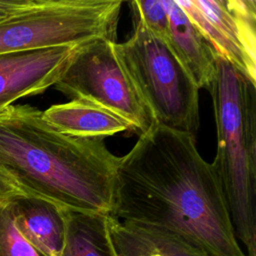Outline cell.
<instances>
[{
    "label": "cell",
    "instance_id": "6da1fadb",
    "mask_svg": "<svg viewBox=\"0 0 256 256\" xmlns=\"http://www.w3.org/2000/svg\"><path fill=\"white\" fill-rule=\"evenodd\" d=\"M173 231L210 256H246L221 183L195 136L158 124L120 157L110 215Z\"/></svg>",
    "mask_w": 256,
    "mask_h": 256
},
{
    "label": "cell",
    "instance_id": "7a4b0ae2",
    "mask_svg": "<svg viewBox=\"0 0 256 256\" xmlns=\"http://www.w3.org/2000/svg\"><path fill=\"white\" fill-rule=\"evenodd\" d=\"M119 162L104 139L60 133L38 108L11 105L0 112V164L28 196L111 215Z\"/></svg>",
    "mask_w": 256,
    "mask_h": 256
},
{
    "label": "cell",
    "instance_id": "3957f363",
    "mask_svg": "<svg viewBox=\"0 0 256 256\" xmlns=\"http://www.w3.org/2000/svg\"><path fill=\"white\" fill-rule=\"evenodd\" d=\"M210 92L217 129L211 163L219 178L236 238L256 256V82L217 56Z\"/></svg>",
    "mask_w": 256,
    "mask_h": 256
},
{
    "label": "cell",
    "instance_id": "277c9868",
    "mask_svg": "<svg viewBox=\"0 0 256 256\" xmlns=\"http://www.w3.org/2000/svg\"><path fill=\"white\" fill-rule=\"evenodd\" d=\"M113 49L155 124L195 136L200 89L168 44L136 19L130 38Z\"/></svg>",
    "mask_w": 256,
    "mask_h": 256
},
{
    "label": "cell",
    "instance_id": "5b68a950",
    "mask_svg": "<svg viewBox=\"0 0 256 256\" xmlns=\"http://www.w3.org/2000/svg\"><path fill=\"white\" fill-rule=\"evenodd\" d=\"M121 0H32L0 20V54L116 40Z\"/></svg>",
    "mask_w": 256,
    "mask_h": 256
},
{
    "label": "cell",
    "instance_id": "8992f818",
    "mask_svg": "<svg viewBox=\"0 0 256 256\" xmlns=\"http://www.w3.org/2000/svg\"><path fill=\"white\" fill-rule=\"evenodd\" d=\"M115 42L95 39L78 45L54 86L72 99L91 101L121 116L140 135L155 122L119 63Z\"/></svg>",
    "mask_w": 256,
    "mask_h": 256
},
{
    "label": "cell",
    "instance_id": "52a82bcc",
    "mask_svg": "<svg viewBox=\"0 0 256 256\" xmlns=\"http://www.w3.org/2000/svg\"><path fill=\"white\" fill-rule=\"evenodd\" d=\"M218 56L256 82V1L175 0Z\"/></svg>",
    "mask_w": 256,
    "mask_h": 256
},
{
    "label": "cell",
    "instance_id": "ba28073f",
    "mask_svg": "<svg viewBox=\"0 0 256 256\" xmlns=\"http://www.w3.org/2000/svg\"><path fill=\"white\" fill-rule=\"evenodd\" d=\"M78 45L0 54V112L54 86Z\"/></svg>",
    "mask_w": 256,
    "mask_h": 256
},
{
    "label": "cell",
    "instance_id": "9c48e42d",
    "mask_svg": "<svg viewBox=\"0 0 256 256\" xmlns=\"http://www.w3.org/2000/svg\"><path fill=\"white\" fill-rule=\"evenodd\" d=\"M109 233L117 256H210L181 235L152 225L108 216Z\"/></svg>",
    "mask_w": 256,
    "mask_h": 256
},
{
    "label": "cell",
    "instance_id": "30bf717a",
    "mask_svg": "<svg viewBox=\"0 0 256 256\" xmlns=\"http://www.w3.org/2000/svg\"><path fill=\"white\" fill-rule=\"evenodd\" d=\"M169 17L166 43L199 89L210 86L215 72L217 53L209 41L189 20L175 0H164Z\"/></svg>",
    "mask_w": 256,
    "mask_h": 256
},
{
    "label": "cell",
    "instance_id": "8fae6325",
    "mask_svg": "<svg viewBox=\"0 0 256 256\" xmlns=\"http://www.w3.org/2000/svg\"><path fill=\"white\" fill-rule=\"evenodd\" d=\"M43 119L60 133L78 138H101L133 130L131 124L110 110L84 99H72L42 111Z\"/></svg>",
    "mask_w": 256,
    "mask_h": 256
},
{
    "label": "cell",
    "instance_id": "7c38bea8",
    "mask_svg": "<svg viewBox=\"0 0 256 256\" xmlns=\"http://www.w3.org/2000/svg\"><path fill=\"white\" fill-rule=\"evenodd\" d=\"M14 205L18 229L32 247L41 256H61L65 237L63 209L27 195L16 197Z\"/></svg>",
    "mask_w": 256,
    "mask_h": 256
},
{
    "label": "cell",
    "instance_id": "4fadbf2b",
    "mask_svg": "<svg viewBox=\"0 0 256 256\" xmlns=\"http://www.w3.org/2000/svg\"><path fill=\"white\" fill-rule=\"evenodd\" d=\"M65 237L61 256H117L108 216L64 210Z\"/></svg>",
    "mask_w": 256,
    "mask_h": 256
},
{
    "label": "cell",
    "instance_id": "5bb4252c",
    "mask_svg": "<svg viewBox=\"0 0 256 256\" xmlns=\"http://www.w3.org/2000/svg\"><path fill=\"white\" fill-rule=\"evenodd\" d=\"M15 198H0V256H41L18 229Z\"/></svg>",
    "mask_w": 256,
    "mask_h": 256
},
{
    "label": "cell",
    "instance_id": "9a60e30c",
    "mask_svg": "<svg viewBox=\"0 0 256 256\" xmlns=\"http://www.w3.org/2000/svg\"><path fill=\"white\" fill-rule=\"evenodd\" d=\"M130 4L136 19H139L153 34L166 41L169 17L164 0H134Z\"/></svg>",
    "mask_w": 256,
    "mask_h": 256
},
{
    "label": "cell",
    "instance_id": "2e32d148",
    "mask_svg": "<svg viewBox=\"0 0 256 256\" xmlns=\"http://www.w3.org/2000/svg\"><path fill=\"white\" fill-rule=\"evenodd\" d=\"M25 195L27 194L22 190L11 174L0 168V198H11Z\"/></svg>",
    "mask_w": 256,
    "mask_h": 256
},
{
    "label": "cell",
    "instance_id": "e0dca14e",
    "mask_svg": "<svg viewBox=\"0 0 256 256\" xmlns=\"http://www.w3.org/2000/svg\"><path fill=\"white\" fill-rule=\"evenodd\" d=\"M32 0H0V20L26 8Z\"/></svg>",
    "mask_w": 256,
    "mask_h": 256
},
{
    "label": "cell",
    "instance_id": "ac0fdd59",
    "mask_svg": "<svg viewBox=\"0 0 256 256\" xmlns=\"http://www.w3.org/2000/svg\"><path fill=\"white\" fill-rule=\"evenodd\" d=\"M0 168H2V166H1V164H0ZM2 169H3V168H2ZM4 170H5V169H4Z\"/></svg>",
    "mask_w": 256,
    "mask_h": 256
}]
</instances>
